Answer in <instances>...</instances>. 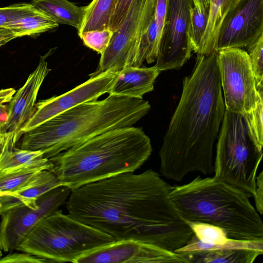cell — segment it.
Masks as SVG:
<instances>
[{
    "mask_svg": "<svg viewBox=\"0 0 263 263\" xmlns=\"http://www.w3.org/2000/svg\"><path fill=\"white\" fill-rule=\"evenodd\" d=\"M172 186L152 169L127 172L71 191L68 214L112 237L175 252L194 235L169 197Z\"/></svg>",
    "mask_w": 263,
    "mask_h": 263,
    "instance_id": "cell-1",
    "label": "cell"
},
{
    "mask_svg": "<svg viewBox=\"0 0 263 263\" xmlns=\"http://www.w3.org/2000/svg\"><path fill=\"white\" fill-rule=\"evenodd\" d=\"M225 110L217 51L197 54L192 72L183 80L181 98L159 152L163 176L180 181L192 172L214 173V144Z\"/></svg>",
    "mask_w": 263,
    "mask_h": 263,
    "instance_id": "cell-2",
    "label": "cell"
},
{
    "mask_svg": "<svg viewBox=\"0 0 263 263\" xmlns=\"http://www.w3.org/2000/svg\"><path fill=\"white\" fill-rule=\"evenodd\" d=\"M150 109L143 99L115 95L85 102L24 133L20 148L50 159L105 132L133 126Z\"/></svg>",
    "mask_w": 263,
    "mask_h": 263,
    "instance_id": "cell-3",
    "label": "cell"
},
{
    "mask_svg": "<svg viewBox=\"0 0 263 263\" xmlns=\"http://www.w3.org/2000/svg\"><path fill=\"white\" fill-rule=\"evenodd\" d=\"M153 149L142 129H112L91 138L49 159L50 171L71 191L84 185L140 168Z\"/></svg>",
    "mask_w": 263,
    "mask_h": 263,
    "instance_id": "cell-4",
    "label": "cell"
},
{
    "mask_svg": "<svg viewBox=\"0 0 263 263\" xmlns=\"http://www.w3.org/2000/svg\"><path fill=\"white\" fill-rule=\"evenodd\" d=\"M169 197L186 221L219 227L232 238L263 239V222L249 195L214 176L172 186Z\"/></svg>",
    "mask_w": 263,
    "mask_h": 263,
    "instance_id": "cell-5",
    "label": "cell"
},
{
    "mask_svg": "<svg viewBox=\"0 0 263 263\" xmlns=\"http://www.w3.org/2000/svg\"><path fill=\"white\" fill-rule=\"evenodd\" d=\"M114 241L109 235L58 210L42 219L16 250L37 256L48 262L76 263L85 253Z\"/></svg>",
    "mask_w": 263,
    "mask_h": 263,
    "instance_id": "cell-6",
    "label": "cell"
},
{
    "mask_svg": "<svg viewBox=\"0 0 263 263\" xmlns=\"http://www.w3.org/2000/svg\"><path fill=\"white\" fill-rule=\"evenodd\" d=\"M214 177L254 196L262 157L243 115L225 110L218 137Z\"/></svg>",
    "mask_w": 263,
    "mask_h": 263,
    "instance_id": "cell-7",
    "label": "cell"
},
{
    "mask_svg": "<svg viewBox=\"0 0 263 263\" xmlns=\"http://www.w3.org/2000/svg\"><path fill=\"white\" fill-rule=\"evenodd\" d=\"M156 1L134 0L126 18L101 55L98 68L90 77L133 66L140 40L154 15Z\"/></svg>",
    "mask_w": 263,
    "mask_h": 263,
    "instance_id": "cell-8",
    "label": "cell"
},
{
    "mask_svg": "<svg viewBox=\"0 0 263 263\" xmlns=\"http://www.w3.org/2000/svg\"><path fill=\"white\" fill-rule=\"evenodd\" d=\"M217 52L226 110L242 115L250 112L256 107L258 91L247 51L228 48Z\"/></svg>",
    "mask_w": 263,
    "mask_h": 263,
    "instance_id": "cell-9",
    "label": "cell"
},
{
    "mask_svg": "<svg viewBox=\"0 0 263 263\" xmlns=\"http://www.w3.org/2000/svg\"><path fill=\"white\" fill-rule=\"evenodd\" d=\"M71 191L67 186L60 185L40 196L36 209L23 205L1 214L0 250L5 252L16 250L42 219L66 204Z\"/></svg>",
    "mask_w": 263,
    "mask_h": 263,
    "instance_id": "cell-10",
    "label": "cell"
},
{
    "mask_svg": "<svg viewBox=\"0 0 263 263\" xmlns=\"http://www.w3.org/2000/svg\"><path fill=\"white\" fill-rule=\"evenodd\" d=\"M192 0H167L166 18L156 66L161 72L178 69L190 58L193 48L187 32Z\"/></svg>",
    "mask_w": 263,
    "mask_h": 263,
    "instance_id": "cell-11",
    "label": "cell"
},
{
    "mask_svg": "<svg viewBox=\"0 0 263 263\" xmlns=\"http://www.w3.org/2000/svg\"><path fill=\"white\" fill-rule=\"evenodd\" d=\"M118 71H108L90 78L71 90L35 104L33 114L20 130V136L47 120L108 93Z\"/></svg>",
    "mask_w": 263,
    "mask_h": 263,
    "instance_id": "cell-12",
    "label": "cell"
},
{
    "mask_svg": "<svg viewBox=\"0 0 263 263\" xmlns=\"http://www.w3.org/2000/svg\"><path fill=\"white\" fill-rule=\"evenodd\" d=\"M190 263L181 253L135 240L114 241L85 253L76 263Z\"/></svg>",
    "mask_w": 263,
    "mask_h": 263,
    "instance_id": "cell-13",
    "label": "cell"
},
{
    "mask_svg": "<svg viewBox=\"0 0 263 263\" xmlns=\"http://www.w3.org/2000/svg\"><path fill=\"white\" fill-rule=\"evenodd\" d=\"M263 34V0H239L221 27L215 50L247 47Z\"/></svg>",
    "mask_w": 263,
    "mask_h": 263,
    "instance_id": "cell-14",
    "label": "cell"
},
{
    "mask_svg": "<svg viewBox=\"0 0 263 263\" xmlns=\"http://www.w3.org/2000/svg\"><path fill=\"white\" fill-rule=\"evenodd\" d=\"M175 252L181 253L190 263H252L263 253V239L229 238L220 244H209L195 235Z\"/></svg>",
    "mask_w": 263,
    "mask_h": 263,
    "instance_id": "cell-15",
    "label": "cell"
},
{
    "mask_svg": "<svg viewBox=\"0 0 263 263\" xmlns=\"http://www.w3.org/2000/svg\"><path fill=\"white\" fill-rule=\"evenodd\" d=\"M54 49H51L40 57L35 69L29 76L24 85L15 92L8 104L7 120L0 131L11 136L15 145L21 137V129L33 114L40 88L51 70L46 60Z\"/></svg>",
    "mask_w": 263,
    "mask_h": 263,
    "instance_id": "cell-16",
    "label": "cell"
},
{
    "mask_svg": "<svg viewBox=\"0 0 263 263\" xmlns=\"http://www.w3.org/2000/svg\"><path fill=\"white\" fill-rule=\"evenodd\" d=\"M160 72L155 65L150 67H125L118 71L108 93L142 99L145 94L153 90Z\"/></svg>",
    "mask_w": 263,
    "mask_h": 263,
    "instance_id": "cell-17",
    "label": "cell"
},
{
    "mask_svg": "<svg viewBox=\"0 0 263 263\" xmlns=\"http://www.w3.org/2000/svg\"><path fill=\"white\" fill-rule=\"evenodd\" d=\"M60 185H62L53 173L43 170L24 187L13 192L0 193V215L23 205L36 209L40 196Z\"/></svg>",
    "mask_w": 263,
    "mask_h": 263,
    "instance_id": "cell-18",
    "label": "cell"
},
{
    "mask_svg": "<svg viewBox=\"0 0 263 263\" xmlns=\"http://www.w3.org/2000/svg\"><path fill=\"white\" fill-rule=\"evenodd\" d=\"M239 0H210L207 25L197 54L208 55L215 50L222 24Z\"/></svg>",
    "mask_w": 263,
    "mask_h": 263,
    "instance_id": "cell-19",
    "label": "cell"
},
{
    "mask_svg": "<svg viewBox=\"0 0 263 263\" xmlns=\"http://www.w3.org/2000/svg\"><path fill=\"white\" fill-rule=\"evenodd\" d=\"M36 9L59 24L80 29L86 13V6H78L68 0H32Z\"/></svg>",
    "mask_w": 263,
    "mask_h": 263,
    "instance_id": "cell-20",
    "label": "cell"
},
{
    "mask_svg": "<svg viewBox=\"0 0 263 263\" xmlns=\"http://www.w3.org/2000/svg\"><path fill=\"white\" fill-rule=\"evenodd\" d=\"M52 164L49 159L30 165L0 172V193L16 191L29 183L41 171H49Z\"/></svg>",
    "mask_w": 263,
    "mask_h": 263,
    "instance_id": "cell-21",
    "label": "cell"
},
{
    "mask_svg": "<svg viewBox=\"0 0 263 263\" xmlns=\"http://www.w3.org/2000/svg\"><path fill=\"white\" fill-rule=\"evenodd\" d=\"M117 1L92 0L86 6L85 15L78 34L85 31L109 28Z\"/></svg>",
    "mask_w": 263,
    "mask_h": 263,
    "instance_id": "cell-22",
    "label": "cell"
},
{
    "mask_svg": "<svg viewBox=\"0 0 263 263\" xmlns=\"http://www.w3.org/2000/svg\"><path fill=\"white\" fill-rule=\"evenodd\" d=\"M59 24L43 12L35 9L28 14L10 22L5 27L12 29L20 37L37 35L54 29Z\"/></svg>",
    "mask_w": 263,
    "mask_h": 263,
    "instance_id": "cell-23",
    "label": "cell"
},
{
    "mask_svg": "<svg viewBox=\"0 0 263 263\" xmlns=\"http://www.w3.org/2000/svg\"><path fill=\"white\" fill-rule=\"evenodd\" d=\"M45 158L41 151L7 146L0 155V172L39 162Z\"/></svg>",
    "mask_w": 263,
    "mask_h": 263,
    "instance_id": "cell-24",
    "label": "cell"
},
{
    "mask_svg": "<svg viewBox=\"0 0 263 263\" xmlns=\"http://www.w3.org/2000/svg\"><path fill=\"white\" fill-rule=\"evenodd\" d=\"M157 34V26L154 15L140 40L133 66L141 67L144 61L151 64L156 60L158 52Z\"/></svg>",
    "mask_w": 263,
    "mask_h": 263,
    "instance_id": "cell-25",
    "label": "cell"
},
{
    "mask_svg": "<svg viewBox=\"0 0 263 263\" xmlns=\"http://www.w3.org/2000/svg\"><path fill=\"white\" fill-rule=\"evenodd\" d=\"M186 222L196 237L202 242L220 244L225 242L229 238L224 229L215 225L199 221Z\"/></svg>",
    "mask_w": 263,
    "mask_h": 263,
    "instance_id": "cell-26",
    "label": "cell"
},
{
    "mask_svg": "<svg viewBox=\"0 0 263 263\" xmlns=\"http://www.w3.org/2000/svg\"><path fill=\"white\" fill-rule=\"evenodd\" d=\"M209 11H200L194 6L190 11L187 35L193 51L197 52L207 25Z\"/></svg>",
    "mask_w": 263,
    "mask_h": 263,
    "instance_id": "cell-27",
    "label": "cell"
},
{
    "mask_svg": "<svg viewBox=\"0 0 263 263\" xmlns=\"http://www.w3.org/2000/svg\"><path fill=\"white\" fill-rule=\"evenodd\" d=\"M252 70L257 90L263 89V34L247 47Z\"/></svg>",
    "mask_w": 263,
    "mask_h": 263,
    "instance_id": "cell-28",
    "label": "cell"
},
{
    "mask_svg": "<svg viewBox=\"0 0 263 263\" xmlns=\"http://www.w3.org/2000/svg\"><path fill=\"white\" fill-rule=\"evenodd\" d=\"M258 98L256 108L250 112L243 115L247 120L252 137L257 145L263 146V89L258 90Z\"/></svg>",
    "mask_w": 263,
    "mask_h": 263,
    "instance_id": "cell-29",
    "label": "cell"
},
{
    "mask_svg": "<svg viewBox=\"0 0 263 263\" xmlns=\"http://www.w3.org/2000/svg\"><path fill=\"white\" fill-rule=\"evenodd\" d=\"M113 34L114 32L107 28L85 31L79 35L86 46L101 55L108 47Z\"/></svg>",
    "mask_w": 263,
    "mask_h": 263,
    "instance_id": "cell-30",
    "label": "cell"
},
{
    "mask_svg": "<svg viewBox=\"0 0 263 263\" xmlns=\"http://www.w3.org/2000/svg\"><path fill=\"white\" fill-rule=\"evenodd\" d=\"M35 9L30 3H19L0 8V28L5 27L10 22L22 17Z\"/></svg>",
    "mask_w": 263,
    "mask_h": 263,
    "instance_id": "cell-31",
    "label": "cell"
},
{
    "mask_svg": "<svg viewBox=\"0 0 263 263\" xmlns=\"http://www.w3.org/2000/svg\"><path fill=\"white\" fill-rule=\"evenodd\" d=\"M134 0H118L114 13L110 20L109 29L116 31L126 18Z\"/></svg>",
    "mask_w": 263,
    "mask_h": 263,
    "instance_id": "cell-32",
    "label": "cell"
},
{
    "mask_svg": "<svg viewBox=\"0 0 263 263\" xmlns=\"http://www.w3.org/2000/svg\"><path fill=\"white\" fill-rule=\"evenodd\" d=\"M22 253H14L9 254L0 258V263H43L48 261L37 256L22 252Z\"/></svg>",
    "mask_w": 263,
    "mask_h": 263,
    "instance_id": "cell-33",
    "label": "cell"
},
{
    "mask_svg": "<svg viewBox=\"0 0 263 263\" xmlns=\"http://www.w3.org/2000/svg\"><path fill=\"white\" fill-rule=\"evenodd\" d=\"M16 92L13 88H3L0 90V129L7 120L8 104Z\"/></svg>",
    "mask_w": 263,
    "mask_h": 263,
    "instance_id": "cell-34",
    "label": "cell"
},
{
    "mask_svg": "<svg viewBox=\"0 0 263 263\" xmlns=\"http://www.w3.org/2000/svg\"><path fill=\"white\" fill-rule=\"evenodd\" d=\"M256 210L258 213L262 215L263 213V172L261 171L256 176V190L254 196Z\"/></svg>",
    "mask_w": 263,
    "mask_h": 263,
    "instance_id": "cell-35",
    "label": "cell"
},
{
    "mask_svg": "<svg viewBox=\"0 0 263 263\" xmlns=\"http://www.w3.org/2000/svg\"><path fill=\"white\" fill-rule=\"evenodd\" d=\"M19 37L17 32L12 29L7 27L0 28V47L11 40Z\"/></svg>",
    "mask_w": 263,
    "mask_h": 263,
    "instance_id": "cell-36",
    "label": "cell"
},
{
    "mask_svg": "<svg viewBox=\"0 0 263 263\" xmlns=\"http://www.w3.org/2000/svg\"><path fill=\"white\" fill-rule=\"evenodd\" d=\"M8 146L15 148V145L13 144L12 138L9 135L2 134L0 131V155Z\"/></svg>",
    "mask_w": 263,
    "mask_h": 263,
    "instance_id": "cell-37",
    "label": "cell"
},
{
    "mask_svg": "<svg viewBox=\"0 0 263 263\" xmlns=\"http://www.w3.org/2000/svg\"><path fill=\"white\" fill-rule=\"evenodd\" d=\"M194 6L200 11H209L210 0H192Z\"/></svg>",
    "mask_w": 263,
    "mask_h": 263,
    "instance_id": "cell-38",
    "label": "cell"
}]
</instances>
